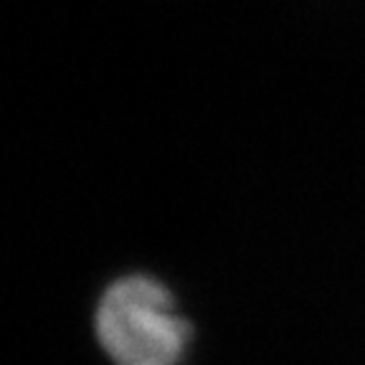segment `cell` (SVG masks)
<instances>
[{
    "label": "cell",
    "instance_id": "cell-1",
    "mask_svg": "<svg viewBox=\"0 0 365 365\" xmlns=\"http://www.w3.org/2000/svg\"><path fill=\"white\" fill-rule=\"evenodd\" d=\"M94 332L112 365H182L193 322L178 309L165 282L127 274L99 297Z\"/></svg>",
    "mask_w": 365,
    "mask_h": 365
}]
</instances>
